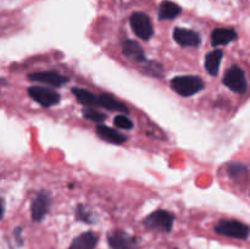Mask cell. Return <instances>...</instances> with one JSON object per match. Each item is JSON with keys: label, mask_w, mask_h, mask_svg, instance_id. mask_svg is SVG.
<instances>
[{"label": "cell", "mask_w": 250, "mask_h": 249, "mask_svg": "<svg viewBox=\"0 0 250 249\" xmlns=\"http://www.w3.org/2000/svg\"><path fill=\"white\" fill-rule=\"evenodd\" d=\"M238 38V34L233 28H216L211 33V45H226Z\"/></svg>", "instance_id": "11"}, {"label": "cell", "mask_w": 250, "mask_h": 249, "mask_svg": "<svg viewBox=\"0 0 250 249\" xmlns=\"http://www.w3.org/2000/svg\"><path fill=\"white\" fill-rule=\"evenodd\" d=\"M173 39L177 44L182 46H198L202 42L200 36L195 31L192 29H186V28H175L172 33Z\"/></svg>", "instance_id": "10"}, {"label": "cell", "mask_w": 250, "mask_h": 249, "mask_svg": "<svg viewBox=\"0 0 250 249\" xmlns=\"http://www.w3.org/2000/svg\"><path fill=\"white\" fill-rule=\"evenodd\" d=\"M122 53L126 58L137 62H143L146 61V54L142 46L134 41H125L122 43Z\"/></svg>", "instance_id": "12"}, {"label": "cell", "mask_w": 250, "mask_h": 249, "mask_svg": "<svg viewBox=\"0 0 250 249\" xmlns=\"http://www.w3.org/2000/svg\"><path fill=\"white\" fill-rule=\"evenodd\" d=\"M114 124L115 126L119 127V128L122 129H132L133 128V122L128 119L125 115H119L114 119Z\"/></svg>", "instance_id": "20"}, {"label": "cell", "mask_w": 250, "mask_h": 249, "mask_svg": "<svg viewBox=\"0 0 250 249\" xmlns=\"http://www.w3.org/2000/svg\"><path fill=\"white\" fill-rule=\"evenodd\" d=\"M97 133L100 138L112 144H122L125 143L127 139L124 134L117 132L116 129L111 128V127L104 126V124H99V126L97 127Z\"/></svg>", "instance_id": "15"}, {"label": "cell", "mask_w": 250, "mask_h": 249, "mask_svg": "<svg viewBox=\"0 0 250 249\" xmlns=\"http://www.w3.org/2000/svg\"><path fill=\"white\" fill-rule=\"evenodd\" d=\"M215 231L222 236L234 239H247L250 233L248 225L243 224L238 220H221L215 226Z\"/></svg>", "instance_id": "3"}, {"label": "cell", "mask_w": 250, "mask_h": 249, "mask_svg": "<svg viewBox=\"0 0 250 249\" xmlns=\"http://www.w3.org/2000/svg\"><path fill=\"white\" fill-rule=\"evenodd\" d=\"M204 82L198 76H177L171 80V88L181 97H192L204 89Z\"/></svg>", "instance_id": "2"}, {"label": "cell", "mask_w": 250, "mask_h": 249, "mask_svg": "<svg viewBox=\"0 0 250 249\" xmlns=\"http://www.w3.org/2000/svg\"><path fill=\"white\" fill-rule=\"evenodd\" d=\"M110 247L112 249H134L136 239L124 231H114L107 237Z\"/></svg>", "instance_id": "9"}, {"label": "cell", "mask_w": 250, "mask_h": 249, "mask_svg": "<svg viewBox=\"0 0 250 249\" xmlns=\"http://www.w3.org/2000/svg\"><path fill=\"white\" fill-rule=\"evenodd\" d=\"M222 83L238 95L247 94L249 89V80L247 72L238 65H233L226 71Z\"/></svg>", "instance_id": "1"}, {"label": "cell", "mask_w": 250, "mask_h": 249, "mask_svg": "<svg viewBox=\"0 0 250 249\" xmlns=\"http://www.w3.org/2000/svg\"><path fill=\"white\" fill-rule=\"evenodd\" d=\"M222 58H224V51L221 49L210 51L207 55V58H205V68H207V71L211 76L219 75Z\"/></svg>", "instance_id": "16"}, {"label": "cell", "mask_w": 250, "mask_h": 249, "mask_svg": "<svg viewBox=\"0 0 250 249\" xmlns=\"http://www.w3.org/2000/svg\"><path fill=\"white\" fill-rule=\"evenodd\" d=\"M97 242L98 236L94 232H84L73 239L68 249H94Z\"/></svg>", "instance_id": "14"}, {"label": "cell", "mask_w": 250, "mask_h": 249, "mask_svg": "<svg viewBox=\"0 0 250 249\" xmlns=\"http://www.w3.org/2000/svg\"><path fill=\"white\" fill-rule=\"evenodd\" d=\"M82 114L84 119L95 122V124H103L105 121V115L94 109H88V107L87 109H83Z\"/></svg>", "instance_id": "19"}, {"label": "cell", "mask_w": 250, "mask_h": 249, "mask_svg": "<svg viewBox=\"0 0 250 249\" xmlns=\"http://www.w3.org/2000/svg\"><path fill=\"white\" fill-rule=\"evenodd\" d=\"M4 216V204H2V200L0 199V220Z\"/></svg>", "instance_id": "21"}, {"label": "cell", "mask_w": 250, "mask_h": 249, "mask_svg": "<svg viewBox=\"0 0 250 249\" xmlns=\"http://www.w3.org/2000/svg\"><path fill=\"white\" fill-rule=\"evenodd\" d=\"M181 12H182V9L180 5L165 0L161 2L160 7H159V20H172L177 17Z\"/></svg>", "instance_id": "17"}, {"label": "cell", "mask_w": 250, "mask_h": 249, "mask_svg": "<svg viewBox=\"0 0 250 249\" xmlns=\"http://www.w3.org/2000/svg\"><path fill=\"white\" fill-rule=\"evenodd\" d=\"M28 95L41 104L44 107H50L56 105L60 102V94L54 92L53 89H49L46 87H41V85H33L28 89Z\"/></svg>", "instance_id": "6"}, {"label": "cell", "mask_w": 250, "mask_h": 249, "mask_svg": "<svg viewBox=\"0 0 250 249\" xmlns=\"http://www.w3.org/2000/svg\"><path fill=\"white\" fill-rule=\"evenodd\" d=\"M175 216L166 210H156L146 219L144 224L151 229L161 232H170L172 229Z\"/></svg>", "instance_id": "5"}, {"label": "cell", "mask_w": 250, "mask_h": 249, "mask_svg": "<svg viewBox=\"0 0 250 249\" xmlns=\"http://www.w3.org/2000/svg\"><path fill=\"white\" fill-rule=\"evenodd\" d=\"M129 23H131L132 31L138 38L143 39V41H149L153 37V24H151L148 15H146L144 12H134L129 19Z\"/></svg>", "instance_id": "4"}, {"label": "cell", "mask_w": 250, "mask_h": 249, "mask_svg": "<svg viewBox=\"0 0 250 249\" xmlns=\"http://www.w3.org/2000/svg\"><path fill=\"white\" fill-rule=\"evenodd\" d=\"M72 93L81 104L85 105V106H98V97H95L93 93L88 92L87 89L72 88Z\"/></svg>", "instance_id": "18"}, {"label": "cell", "mask_w": 250, "mask_h": 249, "mask_svg": "<svg viewBox=\"0 0 250 249\" xmlns=\"http://www.w3.org/2000/svg\"><path fill=\"white\" fill-rule=\"evenodd\" d=\"M51 204V198L49 193L41 192L36 195V198L32 202L31 211L32 217L34 221H41L49 211V208Z\"/></svg>", "instance_id": "8"}, {"label": "cell", "mask_w": 250, "mask_h": 249, "mask_svg": "<svg viewBox=\"0 0 250 249\" xmlns=\"http://www.w3.org/2000/svg\"><path fill=\"white\" fill-rule=\"evenodd\" d=\"M29 81L33 82L45 83V84L53 85V87H62L63 84L68 82V78L55 71H44V72L31 73L28 76Z\"/></svg>", "instance_id": "7"}, {"label": "cell", "mask_w": 250, "mask_h": 249, "mask_svg": "<svg viewBox=\"0 0 250 249\" xmlns=\"http://www.w3.org/2000/svg\"><path fill=\"white\" fill-rule=\"evenodd\" d=\"M98 106H102L104 109L110 110V111H119L124 112V114H128V109H127V106L124 103L117 100L111 94H106V93L98 97Z\"/></svg>", "instance_id": "13"}]
</instances>
